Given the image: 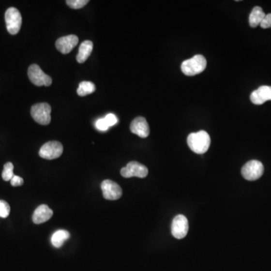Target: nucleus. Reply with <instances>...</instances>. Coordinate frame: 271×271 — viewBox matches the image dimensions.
Returning <instances> with one entry per match:
<instances>
[{
  "mask_svg": "<svg viewBox=\"0 0 271 271\" xmlns=\"http://www.w3.org/2000/svg\"><path fill=\"white\" fill-rule=\"evenodd\" d=\"M188 146L194 152L202 154L208 151L211 143L210 135L204 131L192 133L188 135L187 139Z\"/></svg>",
  "mask_w": 271,
  "mask_h": 271,
  "instance_id": "1",
  "label": "nucleus"
},
{
  "mask_svg": "<svg viewBox=\"0 0 271 271\" xmlns=\"http://www.w3.org/2000/svg\"><path fill=\"white\" fill-rule=\"evenodd\" d=\"M207 67V60L201 54H196L191 59L183 61L181 70L188 76H194L200 74Z\"/></svg>",
  "mask_w": 271,
  "mask_h": 271,
  "instance_id": "2",
  "label": "nucleus"
},
{
  "mask_svg": "<svg viewBox=\"0 0 271 271\" xmlns=\"http://www.w3.org/2000/svg\"><path fill=\"white\" fill-rule=\"evenodd\" d=\"M7 30L11 35H16L22 25V17L20 12L15 8H9L5 14Z\"/></svg>",
  "mask_w": 271,
  "mask_h": 271,
  "instance_id": "3",
  "label": "nucleus"
},
{
  "mask_svg": "<svg viewBox=\"0 0 271 271\" xmlns=\"http://www.w3.org/2000/svg\"><path fill=\"white\" fill-rule=\"evenodd\" d=\"M264 166L261 161L252 160L248 161L246 165L242 166L241 173L245 180L255 181L261 178L264 173Z\"/></svg>",
  "mask_w": 271,
  "mask_h": 271,
  "instance_id": "4",
  "label": "nucleus"
},
{
  "mask_svg": "<svg viewBox=\"0 0 271 271\" xmlns=\"http://www.w3.org/2000/svg\"><path fill=\"white\" fill-rule=\"evenodd\" d=\"M51 108L45 103L37 104L31 108V115L35 121L42 125H47L51 122Z\"/></svg>",
  "mask_w": 271,
  "mask_h": 271,
  "instance_id": "5",
  "label": "nucleus"
},
{
  "mask_svg": "<svg viewBox=\"0 0 271 271\" xmlns=\"http://www.w3.org/2000/svg\"><path fill=\"white\" fill-rule=\"evenodd\" d=\"M28 77L33 85L38 87L50 86L52 79L44 73L39 66L32 64L28 69Z\"/></svg>",
  "mask_w": 271,
  "mask_h": 271,
  "instance_id": "6",
  "label": "nucleus"
},
{
  "mask_svg": "<svg viewBox=\"0 0 271 271\" xmlns=\"http://www.w3.org/2000/svg\"><path fill=\"white\" fill-rule=\"evenodd\" d=\"M63 148L60 142L51 141L46 142L39 150V156L46 160L56 159L63 154Z\"/></svg>",
  "mask_w": 271,
  "mask_h": 271,
  "instance_id": "7",
  "label": "nucleus"
},
{
  "mask_svg": "<svg viewBox=\"0 0 271 271\" xmlns=\"http://www.w3.org/2000/svg\"><path fill=\"white\" fill-rule=\"evenodd\" d=\"M149 173V169L145 165L136 161H131L128 163L127 166L122 168L120 174L124 178L131 177H139L145 178Z\"/></svg>",
  "mask_w": 271,
  "mask_h": 271,
  "instance_id": "8",
  "label": "nucleus"
},
{
  "mask_svg": "<svg viewBox=\"0 0 271 271\" xmlns=\"http://www.w3.org/2000/svg\"><path fill=\"white\" fill-rule=\"evenodd\" d=\"M171 232L176 239H183L188 232V221L183 215H176L171 226Z\"/></svg>",
  "mask_w": 271,
  "mask_h": 271,
  "instance_id": "9",
  "label": "nucleus"
},
{
  "mask_svg": "<svg viewBox=\"0 0 271 271\" xmlns=\"http://www.w3.org/2000/svg\"><path fill=\"white\" fill-rule=\"evenodd\" d=\"M101 189L104 198L106 200H118L122 196L121 188L112 180H104L101 184Z\"/></svg>",
  "mask_w": 271,
  "mask_h": 271,
  "instance_id": "10",
  "label": "nucleus"
},
{
  "mask_svg": "<svg viewBox=\"0 0 271 271\" xmlns=\"http://www.w3.org/2000/svg\"><path fill=\"white\" fill-rule=\"evenodd\" d=\"M78 38L75 35H69L57 40V49L63 54H69L78 45Z\"/></svg>",
  "mask_w": 271,
  "mask_h": 271,
  "instance_id": "11",
  "label": "nucleus"
},
{
  "mask_svg": "<svg viewBox=\"0 0 271 271\" xmlns=\"http://www.w3.org/2000/svg\"><path fill=\"white\" fill-rule=\"evenodd\" d=\"M130 129L133 134L137 135L141 138L148 137L150 134L149 124L146 119L143 117L136 118L134 120H133Z\"/></svg>",
  "mask_w": 271,
  "mask_h": 271,
  "instance_id": "12",
  "label": "nucleus"
},
{
  "mask_svg": "<svg viewBox=\"0 0 271 271\" xmlns=\"http://www.w3.org/2000/svg\"><path fill=\"white\" fill-rule=\"evenodd\" d=\"M251 102L255 105H261L265 102L271 100V86L259 87L250 95Z\"/></svg>",
  "mask_w": 271,
  "mask_h": 271,
  "instance_id": "13",
  "label": "nucleus"
},
{
  "mask_svg": "<svg viewBox=\"0 0 271 271\" xmlns=\"http://www.w3.org/2000/svg\"><path fill=\"white\" fill-rule=\"evenodd\" d=\"M53 215V211L47 205H40L34 211L32 221L36 225L44 223L49 220Z\"/></svg>",
  "mask_w": 271,
  "mask_h": 271,
  "instance_id": "14",
  "label": "nucleus"
},
{
  "mask_svg": "<svg viewBox=\"0 0 271 271\" xmlns=\"http://www.w3.org/2000/svg\"><path fill=\"white\" fill-rule=\"evenodd\" d=\"M93 47V44L91 41L86 40L81 43L79 49H78V55L76 57V60L78 63H85V61L91 54Z\"/></svg>",
  "mask_w": 271,
  "mask_h": 271,
  "instance_id": "15",
  "label": "nucleus"
},
{
  "mask_svg": "<svg viewBox=\"0 0 271 271\" xmlns=\"http://www.w3.org/2000/svg\"><path fill=\"white\" fill-rule=\"evenodd\" d=\"M265 13L263 12L261 7L256 6L253 8L249 15V22L251 27L256 28L257 26H259L265 17Z\"/></svg>",
  "mask_w": 271,
  "mask_h": 271,
  "instance_id": "16",
  "label": "nucleus"
},
{
  "mask_svg": "<svg viewBox=\"0 0 271 271\" xmlns=\"http://www.w3.org/2000/svg\"><path fill=\"white\" fill-rule=\"evenodd\" d=\"M70 233L67 230H59L54 233L51 237V243L53 246L56 248H60L63 246L65 241L70 238Z\"/></svg>",
  "mask_w": 271,
  "mask_h": 271,
  "instance_id": "17",
  "label": "nucleus"
},
{
  "mask_svg": "<svg viewBox=\"0 0 271 271\" xmlns=\"http://www.w3.org/2000/svg\"><path fill=\"white\" fill-rule=\"evenodd\" d=\"M96 90V86L91 81H81L79 84L77 93L80 97H85L87 95L91 94Z\"/></svg>",
  "mask_w": 271,
  "mask_h": 271,
  "instance_id": "18",
  "label": "nucleus"
},
{
  "mask_svg": "<svg viewBox=\"0 0 271 271\" xmlns=\"http://www.w3.org/2000/svg\"><path fill=\"white\" fill-rule=\"evenodd\" d=\"M14 165L12 163L8 162L4 165L3 171H2V179L5 181H11L12 177L15 176L14 174Z\"/></svg>",
  "mask_w": 271,
  "mask_h": 271,
  "instance_id": "19",
  "label": "nucleus"
},
{
  "mask_svg": "<svg viewBox=\"0 0 271 271\" xmlns=\"http://www.w3.org/2000/svg\"><path fill=\"white\" fill-rule=\"evenodd\" d=\"M89 2L88 0H67L66 4L68 6L73 9H79L83 8Z\"/></svg>",
  "mask_w": 271,
  "mask_h": 271,
  "instance_id": "20",
  "label": "nucleus"
},
{
  "mask_svg": "<svg viewBox=\"0 0 271 271\" xmlns=\"http://www.w3.org/2000/svg\"><path fill=\"white\" fill-rule=\"evenodd\" d=\"M10 206L5 200H0V217L7 218L10 214Z\"/></svg>",
  "mask_w": 271,
  "mask_h": 271,
  "instance_id": "21",
  "label": "nucleus"
},
{
  "mask_svg": "<svg viewBox=\"0 0 271 271\" xmlns=\"http://www.w3.org/2000/svg\"><path fill=\"white\" fill-rule=\"evenodd\" d=\"M96 127L98 129L99 131H105L109 128V126L107 124L105 119H100L96 122Z\"/></svg>",
  "mask_w": 271,
  "mask_h": 271,
  "instance_id": "22",
  "label": "nucleus"
},
{
  "mask_svg": "<svg viewBox=\"0 0 271 271\" xmlns=\"http://www.w3.org/2000/svg\"><path fill=\"white\" fill-rule=\"evenodd\" d=\"M104 119H105V121L107 122V124L109 127L115 125L118 123L117 117L114 114H108Z\"/></svg>",
  "mask_w": 271,
  "mask_h": 271,
  "instance_id": "23",
  "label": "nucleus"
},
{
  "mask_svg": "<svg viewBox=\"0 0 271 271\" xmlns=\"http://www.w3.org/2000/svg\"><path fill=\"white\" fill-rule=\"evenodd\" d=\"M260 26H261V28H263V29L271 28V13L265 15L264 20H263Z\"/></svg>",
  "mask_w": 271,
  "mask_h": 271,
  "instance_id": "24",
  "label": "nucleus"
},
{
  "mask_svg": "<svg viewBox=\"0 0 271 271\" xmlns=\"http://www.w3.org/2000/svg\"><path fill=\"white\" fill-rule=\"evenodd\" d=\"M24 184V180L18 176H15L11 180V185L14 187L21 186Z\"/></svg>",
  "mask_w": 271,
  "mask_h": 271,
  "instance_id": "25",
  "label": "nucleus"
}]
</instances>
